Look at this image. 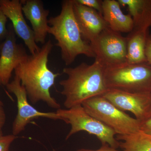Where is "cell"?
<instances>
[{
    "mask_svg": "<svg viewBox=\"0 0 151 151\" xmlns=\"http://www.w3.org/2000/svg\"><path fill=\"white\" fill-rule=\"evenodd\" d=\"M52 47L51 40L47 41L37 53L28 55L14 71L32 104L43 101L49 107L58 110L60 105L52 97L50 89L54 86L55 78L60 74L53 73L47 65Z\"/></svg>",
    "mask_w": 151,
    "mask_h": 151,
    "instance_id": "cell-1",
    "label": "cell"
},
{
    "mask_svg": "<svg viewBox=\"0 0 151 151\" xmlns=\"http://www.w3.org/2000/svg\"><path fill=\"white\" fill-rule=\"evenodd\" d=\"M121 6L116 0L102 1V15L111 29L120 33L129 34L134 28V22L130 14L123 12Z\"/></svg>",
    "mask_w": 151,
    "mask_h": 151,
    "instance_id": "cell-14",
    "label": "cell"
},
{
    "mask_svg": "<svg viewBox=\"0 0 151 151\" xmlns=\"http://www.w3.org/2000/svg\"></svg>",
    "mask_w": 151,
    "mask_h": 151,
    "instance_id": "cell-28",
    "label": "cell"
},
{
    "mask_svg": "<svg viewBox=\"0 0 151 151\" xmlns=\"http://www.w3.org/2000/svg\"><path fill=\"white\" fill-rule=\"evenodd\" d=\"M73 10L83 38L90 43L108 27L103 15L97 11L73 0Z\"/></svg>",
    "mask_w": 151,
    "mask_h": 151,
    "instance_id": "cell-12",
    "label": "cell"
},
{
    "mask_svg": "<svg viewBox=\"0 0 151 151\" xmlns=\"http://www.w3.org/2000/svg\"><path fill=\"white\" fill-rule=\"evenodd\" d=\"M0 105H3V103L2 102H1V101H0Z\"/></svg>",
    "mask_w": 151,
    "mask_h": 151,
    "instance_id": "cell-27",
    "label": "cell"
},
{
    "mask_svg": "<svg viewBox=\"0 0 151 151\" xmlns=\"http://www.w3.org/2000/svg\"><path fill=\"white\" fill-rule=\"evenodd\" d=\"M23 13L31 24L36 43H45L49 27L48 10L45 9L40 0L21 1Z\"/></svg>",
    "mask_w": 151,
    "mask_h": 151,
    "instance_id": "cell-13",
    "label": "cell"
},
{
    "mask_svg": "<svg viewBox=\"0 0 151 151\" xmlns=\"http://www.w3.org/2000/svg\"><path fill=\"white\" fill-rule=\"evenodd\" d=\"M15 33L10 26L8 34L2 42L0 54V85L6 86L9 83L12 73L27 56L22 45L17 43Z\"/></svg>",
    "mask_w": 151,
    "mask_h": 151,
    "instance_id": "cell-11",
    "label": "cell"
},
{
    "mask_svg": "<svg viewBox=\"0 0 151 151\" xmlns=\"http://www.w3.org/2000/svg\"><path fill=\"white\" fill-rule=\"evenodd\" d=\"M81 105L87 113L110 127L116 134L129 135L140 131L139 121L120 110L103 95L90 98Z\"/></svg>",
    "mask_w": 151,
    "mask_h": 151,
    "instance_id": "cell-5",
    "label": "cell"
},
{
    "mask_svg": "<svg viewBox=\"0 0 151 151\" xmlns=\"http://www.w3.org/2000/svg\"><path fill=\"white\" fill-rule=\"evenodd\" d=\"M140 131L151 135V118L140 122Z\"/></svg>",
    "mask_w": 151,
    "mask_h": 151,
    "instance_id": "cell-21",
    "label": "cell"
},
{
    "mask_svg": "<svg viewBox=\"0 0 151 151\" xmlns=\"http://www.w3.org/2000/svg\"><path fill=\"white\" fill-rule=\"evenodd\" d=\"M17 138L13 134L0 137V151H9L11 144Z\"/></svg>",
    "mask_w": 151,
    "mask_h": 151,
    "instance_id": "cell-19",
    "label": "cell"
},
{
    "mask_svg": "<svg viewBox=\"0 0 151 151\" xmlns=\"http://www.w3.org/2000/svg\"><path fill=\"white\" fill-rule=\"evenodd\" d=\"M22 4L19 0H0V8L7 18L10 20L15 33L23 41L31 54L40 50L35 40L32 29L27 23L23 13Z\"/></svg>",
    "mask_w": 151,
    "mask_h": 151,
    "instance_id": "cell-10",
    "label": "cell"
},
{
    "mask_svg": "<svg viewBox=\"0 0 151 151\" xmlns=\"http://www.w3.org/2000/svg\"><path fill=\"white\" fill-rule=\"evenodd\" d=\"M120 147L124 151H151V135L140 131L129 135H117Z\"/></svg>",
    "mask_w": 151,
    "mask_h": 151,
    "instance_id": "cell-17",
    "label": "cell"
},
{
    "mask_svg": "<svg viewBox=\"0 0 151 151\" xmlns=\"http://www.w3.org/2000/svg\"><path fill=\"white\" fill-rule=\"evenodd\" d=\"M90 44L95 60L100 63L104 68L117 66L127 63V38L109 27Z\"/></svg>",
    "mask_w": 151,
    "mask_h": 151,
    "instance_id": "cell-7",
    "label": "cell"
},
{
    "mask_svg": "<svg viewBox=\"0 0 151 151\" xmlns=\"http://www.w3.org/2000/svg\"><path fill=\"white\" fill-rule=\"evenodd\" d=\"M104 68L94 60L91 64L83 62L74 68H64L66 79L60 81L62 87L60 93L65 97L66 109L81 105L86 100L103 95L108 89L104 78Z\"/></svg>",
    "mask_w": 151,
    "mask_h": 151,
    "instance_id": "cell-2",
    "label": "cell"
},
{
    "mask_svg": "<svg viewBox=\"0 0 151 151\" xmlns=\"http://www.w3.org/2000/svg\"><path fill=\"white\" fill-rule=\"evenodd\" d=\"M148 31L133 29L126 37L127 63L139 64L147 63L145 47L149 35Z\"/></svg>",
    "mask_w": 151,
    "mask_h": 151,
    "instance_id": "cell-16",
    "label": "cell"
},
{
    "mask_svg": "<svg viewBox=\"0 0 151 151\" xmlns=\"http://www.w3.org/2000/svg\"><path fill=\"white\" fill-rule=\"evenodd\" d=\"M80 4L95 10L102 15V1L100 0H76Z\"/></svg>",
    "mask_w": 151,
    "mask_h": 151,
    "instance_id": "cell-18",
    "label": "cell"
},
{
    "mask_svg": "<svg viewBox=\"0 0 151 151\" xmlns=\"http://www.w3.org/2000/svg\"><path fill=\"white\" fill-rule=\"evenodd\" d=\"M145 55L147 63L151 65V34L147 39L145 47Z\"/></svg>",
    "mask_w": 151,
    "mask_h": 151,
    "instance_id": "cell-22",
    "label": "cell"
},
{
    "mask_svg": "<svg viewBox=\"0 0 151 151\" xmlns=\"http://www.w3.org/2000/svg\"><path fill=\"white\" fill-rule=\"evenodd\" d=\"M7 19L0 8V41L4 40L8 34L9 29L6 27Z\"/></svg>",
    "mask_w": 151,
    "mask_h": 151,
    "instance_id": "cell-20",
    "label": "cell"
},
{
    "mask_svg": "<svg viewBox=\"0 0 151 151\" xmlns=\"http://www.w3.org/2000/svg\"><path fill=\"white\" fill-rule=\"evenodd\" d=\"M48 33L54 37L66 65L72 64L78 55L94 58L90 43L84 39L76 22L73 0L62 2L60 14L48 19Z\"/></svg>",
    "mask_w": 151,
    "mask_h": 151,
    "instance_id": "cell-3",
    "label": "cell"
},
{
    "mask_svg": "<svg viewBox=\"0 0 151 151\" xmlns=\"http://www.w3.org/2000/svg\"><path fill=\"white\" fill-rule=\"evenodd\" d=\"M6 115L3 105H0V137L3 136L2 129L5 124Z\"/></svg>",
    "mask_w": 151,
    "mask_h": 151,
    "instance_id": "cell-23",
    "label": "cell"
},
{
    "mask_svg": "<svg viewBox=\"0 0 151 151\" xmlns=\"http://www.w3.org/2000/svg\"><path fill=\"white\" fill-rule=\"evenodd\" d=\"M104 78L108 89L132 93L151 94V65L147 63L104 68Z\"/></svg>",
    "mask_w": 151,
    "mask_h": 151,
    "instance_id": "cell-4",
    "label": "cell"
},
{
    "mask_svg": "<svg viewBox=\"0 0 151 151\" xmlns=\"http://www.w3.org/2000/svg\"><path fill=\"white\" fill-rule=\"evenodd\" d=\"M2 42H0V54H1V50Z\"/></svg>",
    "mask_w": 151,
    "mask_h": 151,
    "instance_id": "cell-26",
    "label": "cell"
},
{
    "mask_svg": "<svg viewBox=\"0 0 151 151\" xmlns=\"http://www.w3.org/2000/svg\"><path fill=\"white\" fill-rule=\"evenodd\" d=\"M127 6L134 22L133 29L149 31L151 27V0H118Z\"/></svg>",
    "mask_w": 151,
    "mask_h": 151,
    "instance_id": "cell-15",
    "label": "cell"
},
{
    "mask_svg": "<svg viewBox=\"0 0 151 151\" xmlns=\"http://www.w3.org/2000/svg\"><path fill=\"white\" fill-rule=\"evenodd\" d=\"M103 96L121 111L133 113L140 122L147 119L151 105V94L108 89Z\"/></svg>",
    "mask_w": 151,
    "mask_h": 151,
    "instance_id": "cell-9",
    "label": "cell"
},
{
    "mask_svg": "<svg viewBox=\"0 0 151 151\" xmlns=\"http://www.w3.org/2000/svg\"><path fill=\"white\" fill-rule=\"evenodd\" d=\"M151 118V105L150 108V111H149L147 117V119H149V118Z\"/></svg>",
    "mask_w": 151,
    "mask_h": 151,
    "instance_id": "cell-25",
    "label": "cell"
},
{
    "mask_svg": "<svg viewBox=\"0 0 151 151\" xmlns=\"http://www.w3.org/2000/svg\"><path fill=\"white\" fill-rule=\"evenodd\" d=\"M76 151H119L117 149L113 148L108 145H102L100 149L97 150H89V149H81Z\"/></svg>",
    "mask_w": 151,
    "mask_h": 151,
    "instance_id": "cell-24",
    "label": "cell"
},
{
    "mask_svg": "<svg viewBox=\"0 0 151 151\" xmlns=\"http://www.w3.org/2000/svg\"><path fill=\"white\" fill-rule=\"evenodd\" d=\"M56 112L62 121L71 126L65 139L78 132L85 131L96 136L102 145H108L116 149L120 147V142L115 137L116 132L87 113L82 105H76L69 109L60 108Z\"/></svg>",
    "mask_w": 151,
    "mask_h": 151,
    "instance_id": "cell-6",
    "label": "cell"
},
{
    "mask_svg": "<svg viewBox=\"0 0 151 151\" xmlns=\"http://www.w3.org/2000/svg\"><path fill=\"white\" fill-rule=\"evenodd\" d=\"M6 86L9 92L14 94L17 103V114L13 124L12 134L17 136L20 134L34 119L45 118L62 121L56 112H40L31 105L25 89L17 76H15L14 80Z\"/></svg>",
    "mask_w": 151,
    "mask_h": 151,
    "instance_id": "cell-8",
    "label": "cell"
}]
</instances>
